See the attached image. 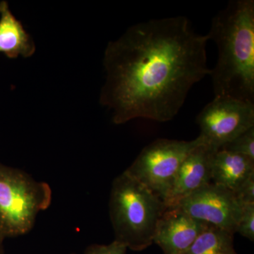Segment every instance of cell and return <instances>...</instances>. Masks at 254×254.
<instances>
[{
	"instance_id": "cell-15",
	"label": "cell",
	"mask_w": 254,
	"mask_h": 254,
	"mask_svg": "<svg viewBox=\"0 0 254 254\" xmlns=\"http://www.w3.org/2000/svg\"><path fill=\"white\" fill-rule=\"evenodd\" d=\"M234 193L242 205L254 203V173L251 175Z\"/></svg>"
},
{
	"instance_id": "cell-17",
	"label": "cell",
	"mask_w": 254,
	"mask_h": 254,
	"mask_svg": "<svg viewBox=\"0 0 254 254\" xmlns=\"http://www.w3.org/2000/svg\"><path fill=\"white\" fill-rule=\"evenodd\" d=\"M3 242L4 240L0 238V254H4V247H3Z\"/></svg>"
},
{
	"instance_id": "cell-9",
	"label": "cell",
	"mask_w": 254,
	"mask_h": 254,
	"mask_svg": "<svg viewBox=\"0 0 254 254\" xmlns=\"http://www.w3.org/2000/svg\"><path fill=\"white\" fill-rule=\"evenodd\" d=\"M215 150L200 143L190 150L177 172L173 187L164 200L166 208L211 183V163Z\"/></svg>"
},
{
	"instance_id": "cell-4",
	"label": "cell",
	"mask_w": 254,
	"mask_h": 254,
	"mask_svg": "<svg viewBox=\"0 0 254 254\" xmlns=\"http://www.w3.org/2000/svg\"><path fill=\"white\" fill-rule=\"evenodd\" d=\"M52 190L46 182L0 164V238L25 235L37 215L49 207Z\"/></svg>"
},
{
	"instance_id": "cell-6",
	"label": "cell",
	"mask_w": 254,
	"mask_h": 254,
	"mask_svg": "<svg viewBox=\"0 0 254 254\" xmlns=\"http://www.w3.org/2000/svg\"><path fill=\"white\" fill-rule=\"evenodd\" d=\"M203 144L215 150L254 127V103L216 96L196 118Z\"/></svg>"
},
{
	"instance_id": "cell-3",
	"label": "cell",
	"mask_w": 254,
	"mask_h": 254,
	"mask_svg": "<svg viewBox=\"0 0 254 254\" xmlns=\"http://www.w3.org/2000/svg\"><path fill=\"white\" fill-rule=\"evenodd\" d=\"M166 207L163 200L126 171L114 180L110 217L115 241L135 252L153 243L159 219Z\"/></svg>"
},
{
	"instance_id": "cell-11",
	"label": "cell",
	"mask_w": 254,
	"mask_h": 254,
	"mask_svg": "<svg viewBox=\"0 0 254 254\" xmlns=\"http://www.w3.org/2000/svg\"><path fill=\"white\" fill-rule=\"evenodd\" d=\"M254 173V160L227 150L214 153L211 163V182L235 192Z\"/></svg>"
},
{
	"instance_id": "cell-1",
	"label": "cell",
	"mask_w": 254,
	"mask_h": 254,
	"mask_svg": "<svg viewBox=\"0 0 254 254\" xmlns=\"http://www.w3.org/2000/svg\"><path fill=\"white\" fill-rule=\"evenodd\" d=\"M208 41L177 16L137 23L110 42L100 102L112 111L113 123L173 120L190 88L210 75Z\"/></svg>"
},
{
	"instance_id": "cell-10",
	"label": "cell",
	"mask_w": 254,
	"mask_h": 254,
	"mask_svg": "<svg viewBox=\"0 0 254 254\" xmlns=\"http://www.w3.org/2000/svg\"><path fill=\"white\" fill-rule=\"evenodd\" d=\"M36 45L22 23L15 17L6 1L0 2V53L10 59L34 55Z\"/></svg>"
},
{
	"instance_id": "cell-13",
	"label": "cell",
	"mask_w": 254,
	"mask_h": 254,
	"mask_svg": "<svg viewBox=\"0 0 254 254\" xmlns=\"http://www.w3.org/2000/svg\"><path fill=\"white\" fill-rule=\"evenodd\" d=\"M220 149L245 155L254 160V127L224 145Z\"/></svg>"
},
{
	"instance_id": "cell-8",
	"label": "cell",
	"mask_w": 254,
	"mask_h": 254,
	"mask_svg": "<svg viewBox=\"0 0 254 254\" xmlns=\"http://www.w3.org/2000/svg\"><path fill=\"white\" fill-rule=\"evenodd\" d=\"M209 225L192 218L178 207L166 208L157 224L153 243L160 247L164 254H186Z\"/></svg>"
},
{
	"instance_id": "cell-12",
	"label": "cell",
	"mask_w": 254,
	"mask_h": 254,
	"mask_svg": "<svg viewBox=\"0 0 254 254\" xmlns=\"http://www.w3.org/2000/svg\"><path fill=\"white\" fill-rule=\"evenodd\" d=\"M234 234L209 225L197 237L186 254H235Z\"/></svg>"
},
{
	"instance_id": "cell-14",
	"label": "cell",
	"mask_w": 254,
	"mask_h": 254,
	"mask_svg": "<svg viewBox=\"0 0 254 254\" xmlns=\"http://www.w3.org/2000/svg\"><path fill=\"white\" fill-rule=\"evenodd\" d=\"M236 232L254 242V203H247L242 205V211L237 224Z\"/></svg>"
},
{
	"instance_id": "cell-7",
	"label": "cell",
	"mask_w": 254,
	"mask_h": 254,
	"mask_svg": "<svg viewBox=\"0 0 254 254\" xmlns=\"http://www.w3.org/2000/svg\"><path fill=\"white\" fill-rule=\"evenodd\" d=\"M175 206L193 218L234 235L242 211V205L232 190L212 182Z\"/></svg>"
},
{
	"instance_id": "cell-5",
	"label": "cell",
	"mask_w": 254,
	"mask_h": 254,
	"mask_svg": "<svg viewBox=\"0 0 254 254\" xmlns=\"http://www.w3.org/2000/svg\"><path fill=\"white\" fill-rule=\"evenodd\" d=\"M200 143L198 137L190 141L159 138L145 146L125 171L164 202L182 162Z\"/></svg>"
},
{
	"instance_id": "cell-18",
	"label": "cell",
	"mask_w": 254,
	"mask_h": 254,
	"mask_svg": "<svg viewBox=\"0 0 254 254\" xmlns=\"http://www.w3.org/2000/svg\"></svg>"
},
{
	"instance_id": "cell-16",
	"label": "cell",
	"mask_w": 254,
	"mask_h": 254,
	"mask_svg": "<svg viewBox=\"0 0 254 254\" xmlns=\"http://www.w3.org/2000/svg\"><path fill=\"white\" fill-rule=\"evenodd\" d=\"M126 246L114 241L108 245H92L87 247L84 254H126Z\"/></svg>"
},
{
	"instance_id": "cell-2",
	"label": "cell",
	"mask_w": 254,
	"mask_h": 254,
	"mask_svg": "<svg viewBox=\"0 0 254 254\" xmlns=\"http://www.w3.org/2000/svg\"><path fill=\"white\" fill-rule=\"evenodd\" d=\"M218 48L210 69L214 95L254 103V1L232 0L212 19L207 34Z\"/></svg>"
}]
</instances>
